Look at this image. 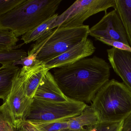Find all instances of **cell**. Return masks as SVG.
I'll list each match as a JSON object with an SVG mask.
<instances>
[{"mask_svg":"<svg viewBox=\"0 0 131 131\" xmlns=\"http://www.w3.org/2000/svg\"><path fill=\"white\" fill-rule=\"evenodd\" d=\"M111 68L105 60L94 56L54 68L53 75L67 97L89 104L109 80Z\"/></svg>","mask_w":131,"mask_h":131,"instance_id":"1","label":"cell"},{"mask_svg":"<svg viewBox=\"0 0 131 131\" xmlns=\"http://www.w3.org/2000/svg\"><path fill=\"white\" fill-rule=\"evenodd\" d=\"M62 0H24L0 16V30L22 36L56 14Z\"/></svg>","mask_w":131,"mask_h":131,"instance_id":"2","label":"cell"},{"mask_svg":"<svg viewBox=\"0 0 131 131\" xmlns=\"http://www.w3.org/2000/svg\"><path fill=\"white\" fill-rule=\"evenodd\" d=\"M99 123H118L131 114V91L123 83L109 80L91 103Z\"/></svg>","mask_w":131,"mask_h":131,"instance_id":"3","label":"cell"},{"mask_svg":"<svg viewBox=\"0 0 131 131\" xmlns=\"http://www.w3.org/2000/svg\"><path fill=\"white\" fill-rule=\"evenodd\" d=\"M89 28L88 25L54 28L35 41L27 55H35L42 62L50 60L88 38Z\"/></svg>","mask_w":131,"mask_h":131,"instance_id":"4","label":"cell"},{"mask_svg":"<svg viewBox=\"0 0 131 131\" xmlns=\"http://www.w3.org/2000/svg\"><path fill=\"white\" fill-rule=\"evenodd\" d=\"M87 105L70 98L65 102H53L33 98L25 121H69L80 115Z\"/></svg>","mask_w":131,"mask_h":131,"instance_id":"5","label":"cell"},{"mask_svg":"<svg viewBox=\"0 0 131 131\" xmlns=\"http://www.w3.org/2000/svg\"><path fill=\"white\" fill-rule=\"evenodd\" d=\"M115 7V0H77L58 15L55 27H81L91 16L103 11L106 14L108 8Z\"/></svg>","mask_w":131,"mask_h":131,"instance_id":"6","label":"cell"},{"mask_svg":"<svg viewBox=\"0 0 131 131\" xmlns=\"http://www.w3.org/2000/svg\"><path fill=\"white\" fill-rule=\"evenodd\" d=\"M32 100L25 94L24 80L19 72L14 80L11 91L5 101L17 128H19L26 121Z\"/></svg>","mask_w":131,"mask_h":131,"instance_id":"7","label":"cell"},{"mask_svg":"<svg viewBox=\"0 0 131 131\" xmlns=\"http://www.w3.org/2000/svg\"><path fill=\"white\" fill-rule=\"evenodd\" d=\"M89 35L96 40L102 38L130 45L124 25L115 10L105 14L97 23L89 28Z\"/></svg>","mask_w":131,"mask_h":131,"instance_id":"8","label":"cell"},{"mask_svg":"<svg viewBox=\"0 0 131 131\" xmlns=\"http://www.w3.org/2000/svg\"><path fill=\"white\" fill-rule=\"evenodd\" d=\"M95 50L93 42L88 38L57 57L43 62V64L48 70L68 66L92 55Z\"/></svg>","mask_w":131,"mask_h":131,"instance_id":"9","label":"cell"},{"mask_svg":"<svg viewBox=\"0 0 131 131\" xmlns=\"http://www.w3.org/2000/svg\"><path fill=\"white\" fill-rule=\"evenodd\" d=\"M108 58L112 67L131 91V52L112 47L107 49Z\"/></svg>","mask_w":131,"mask_h":131,"instance_id":"10","label":"cell"},{"mask_svg":"<svg viewBox=\"0 0 131 131\" xmlns=\"http://www.w3.org/2000/svg\"><path fill=\"white\" fill-rule=\"evenodd\" d=\"M33 98L53 102H65L70 99L61 91L53 74L49 71L43 77Z\"/></svg>","mask_w":131,"mask_h":131,"instance_id":"11","label":"cell"},{"mask_svg":"<svg viewBox=\"0 0 131 131\" xmlns=\"http://www.w3.org/2000/svg\"><path fill=\"white\" fill-rule=\"evenodd\" d=\"M48 70L45 69L43 62L31 67H23L20 74L24 80L25 92L26 96L32 99L45 74Z\"/></svg>","mask_w":131,"mask_h":131,"instance_id":"12","label":"cell"},{"mask_svg":"<svg viewBox=\"0 0 131 131\" xmlns=\"http://www.w3.org/2000/svg\"><path fill=\"white\" fill-rule=\"evenodd\" d=\"M20 70L13 64L4 65L0 67V99L4 102L10 93L14 80Z\"/></svg>","mask_w":131,"mask_h":131,"instance_id":"13","label":"cell"},{"mask_svg":"<svg viewBox=\"0 0 131 131\" xmlns=\"http://www.w3.org/2000/svg\"><path fill=\"white\" fill-rule=\"evenodd\" d=\"M69 129L79 130L95 126L98 122L97 115L91 106L87 105L81 114L69 121Z\"/></svg>","mask_w":131,"mask_h":131,"instance_id":"14","label":"cell"},{"mask_svg":"<svg viewBox=\"0 0 131 131\" xmlns=\"http://www.w3.org/2000/svg\"><path fill=\"white\" fill-rule=\"evenodd\" d=\"M58 15V14L56 13L53 17L22 35L21 40L24 41V44L36 41L49 31L56 28L55 23Z\"/></svg>","mask_w":131,"mask_h":131,"instance_id":"15","label":"cell"},{"mask_svg":"<svg viewBox=\"0 0 131 131\" xmlns=\"http://www.w3.org/2000/svg\"><path fill=\"white\" fill-rule=\"evenodd\" d=\"M116 10L125 29L131 47V0H115Z\"/></svg>","mask_w":131,"mask_h":131,"instance_id":"16","label":"cell"},{"mask_svg":"<svg viewBox=\"0 0 131 131\" xmlns=\"http://www.w3.org/2000/svg\"><path fill=\"white\" fill-rule=\"evenodd\" d=\"M0 131H18L5 102L0 106Z\"/></svg>","mask_w":131,"mask_h":131,"instance_id":"17","label":"cell"},{"mask_svg":"<svg viewBox=\"0 0 131 131\" xmlns=\"http://www.w3.org/2000/svg\"><path fill=\"white\" fill-rule=\"evenodd\" d=\"M18 41V37L12 32L0 30V52L14 50Z\"/></svg>","mask_w":131,"mask_h":131,"instance_id":"18","label":"cell"},{"mask_svg":"<svg viewBox=\"0 0 131 131\" xmlns=\"http://www.w3.org/2000/svg\"><path fill=\"white\" fill-rule=\"evenodd\" d=\"M27 53L24 50L14 49L8 51L0 52V64L2 65L12 64L27 56Z\"/></svg>","mask_w":131,"mask_h":131,"instance_id":"19","label":"cell"},{"mask_svg":"<svg viewBox=\"0 0 131 131\" xmlns=\"http://www.w3.org/2000/svg\"><path fill=\"white\" fill-rule=\"evenodd\" d=\"M28 122L38 128L41 131H60L69 127L68 121Z\"/></svg>","mask_w":131,"mask_h":131,"instance_id":"20","label":"cell"},{"mask_svg":"<svg viewBox=\"0 0 131 131\" xmlns=\"http://www.w3.org/2000/svg\"><path fill=\"white\" fill-rule=\"evenodd\" d=\"M123 121L118 123H98L95 126L87 127L89 131H121Z\"/></svg>","mask_w":131,"mask_h":131,"instance_id":"21","label":"cell"},{"mask_svg":"<svg viewBox=\"0 0 131 131\" xmlns=\"http://www.w3.org/2000/svg\"><path fill=\"white\" fill-rule=\"evenodd\" d=\"M24 0H0V16L6 14Z\"/></svg>","mask_w":131,"mask_h":131,"instance_id":"22","label":"cell"},{"mask_svg":"<svg viewBox=\"0 0 131 131\" xmlns=\"http://www.w3.org/2000/svg\"><path fill=\"white\" fill-rule=\"evenodd\" d=\"M42 62L37 59L35 55L31 54L28 55L27 57H25L19 61L14 62L12 64L15 66L17 65H21L23 67H31Z\"/></svg>","mask_w":131,"mask_h":131,"instance_id":"23","label":"cell"},{"mask_svg":"<svg viewBox=\"0 0 131 131\" xmlns=\"http://www.w3.org/2000/svg\"><path fill=\"white\" fill-rule=\"evenodd\" d=\"M97 41H100L104 44H106L109 46H112L113 47L116 49L121 51H126L131 52V47L130 45H127L123 42L118 41H112L107 40L102 38H97L96 39Z\"/></svg>","mask_w":131,"mask_h":131,"instance_id":"24","label":"cell"},{"mask_svg":"<svg viewBox=\"0 0 131 131\" xmlns=\"http://www.w3.org/2000/svg\"><path fill=\"white\" fill-rule=\"evenodd\" d=\"M121 131H131V114L124 121Z\"/></svg>","mask_w":131,"mask_h":131,"instance_id":"25","label":"cell"},{"mask_svg":"<svg viewBox=\"0 0 131 131\" xmlns=\"http://www.w3.org/2000/svg\"><path fill=\"white\" fill-rule=\"evenodd\" d=\"M27 125L28 126L29 128L31 131H41L35 125H33L32 124H31L30 122H27L25 121Z\"/></svg>","mask_w":131,"mask_h":131,"instance_id":"26","label":"cell"},{"mask_svg":"<svg viewBox=\"0 0 131 131\" xmlns=\"http://www.w3.org/2000/svg\"><path fill=\"white\" fill-rule=\"evenodd\" d=\"M18 131H31L25 122L18 128Z\"/></svg>","mask_w":131,"mask_h":131,"instance_id":"27","label":"cell"},{"mask_svg":"<svg viewBox=\"0 0 131 131\" xmlns=\"http://www.w3.org/2000/svg\"><path fill=\"white\" fill-rule=\"evenodd\" d=\"M60 131H88V129L86 127L83 128L79 130H72V129L67 128V129H64Z\"/></svg>","mask_w":131,"mask_h":131,"instance_id":"28","label":"cell"}]
</instances>
